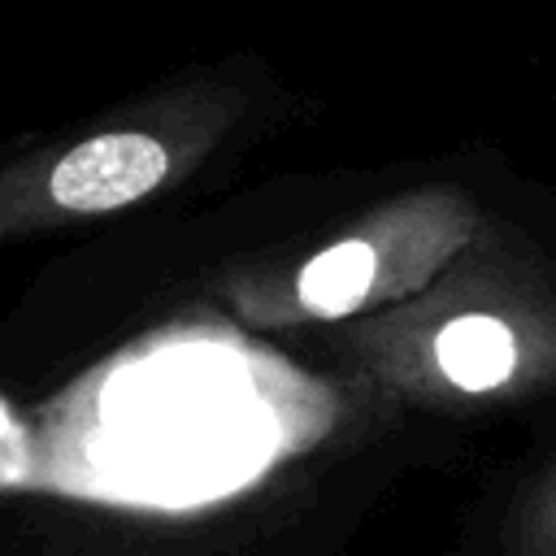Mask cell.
<instances>
[{
    "label": "cell",
    "mask_w": 556,
    "mask_h": 556,
    "mask_svg": "<svg viewBox=\"0 0 556 556\" xmlns=\"http://www.w3.org/2000/svg\"><path fill=\"white\" fill-rule=\"evenodd\" d=\"M165 178V148L148 135H100L65 152L52 169V200L74 213H100L148 195Z\"/></svg>",
    "instance_id": "6da1fadb"
},
{
    "label": "cell",
    "mask_w": 556,
    "mask_h": 556,
    "mask_svg": "<svg viewBox=\"0 0 556 556\" xmlns=\"http://www.w3.org/2000/svg\"><path fill=\"white\" fill-rule=\"evenodd\" d=\"M439 369L465 391H491L513 374L517 348L495 317H456L434 339Z\"/></svg>",
    "instance_id": "7a4b0ae2"
},
{
    "label": "cell",
    "mask_w": 556,
    "mask_h": 556,
    "mask_svg": "<svg viewBox=\"0 0 556 556\" xmlns=\"http://www.w3.org/2000/svg\"><path fill=\"white\" fill-rule=\"evenodd\" d=\"M374 282V248L369 243H334L321 256H313L300 274V300L308 313L321 317H339L348 308H356L365 300Z\"/></svg>",
    "instance_id": "3957f363"
}]
</instances>
